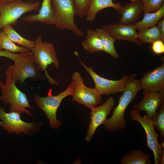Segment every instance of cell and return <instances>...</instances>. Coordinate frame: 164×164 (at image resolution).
Wrapping results in <instances>:
<instances>
[{"instance_id":"cell-11","label":"cell","mask_w":164,"mask_h":164,"mask_svg":"<svg viewBox=\"0 0 164 164\" xmlns=\"http://www.w3.org/2000/svg\"><path fill=\"white\" fill-rule=\"evenodd\" d=\"M73 53L78 58L85 70L91 77L94 83V88L100 95L107 96L111 94H115L124 91L129 76L124 75L120 80H115L104 78L94 72L93 68L87 67L81 60L77 51H74Z\"/></svg>"},{"instance_id":"cell-5","label":"cell","mask_w":164,"mask_h":164,"mask_svg":"<svg viewBox=\"0 0 164 164\" xmlns=\"http://www.w3.org/2000/svg\"><path fill=\"white\" fill-rule=\"evenodd\" d=\"M75 91V86L72 80L65 91L57 95L43 97L37 94L34 97L35 102L37 107L44 112L52 129H58L62 125L61 121L56 118L57 109L63 99L68 96H73Z\"/></svg>"},{"instance_id":"cell-1","label":"cell","mask_w":164,"mask_h":164,"mask_svg":"<svg viewBox=\"0 0 164 164\" xmlns=\"http://www.w3.org/2000/svg\"><path fill=\"white\" fill-rule=\"evenodd\" d=\"M3 56L11 59L14 62L7 70L15 84L19 81L20 85L27 78L34 80H42L44 77L36 62L31 51L28 53L17 54L4 50Z\"/></svg>"},{"instance_id":"cell-2","label":"cell","mask_w":164,"mask_h":164,"mask_svg":"<svg viewBox=\"0 0 164 164\" xmlns=\"http://www.w3.org/2000/svg\"><path fill=\"white\" fill-rule=\"evenodd\" d=\"M135 75L134 74L129 76L125 89L120 97L118 105L114 109L112 115L110 118H107L104 123L106 131L117 132L126 128V122L124 118L125 111L141 90L139 80L134 77Z\"/></svg>"},{"instance_id":"cell-27","label":"cell","mask_w":164,"mask_h":164,"mask_svg":"<svg viewBox=\"0 0 164 164\" xmlns=\"http://www.w3.org/2000/svg\"><path fill=\"white\" fill-rule=\"evenodd\" d=\"M143 3V12H152L159 10L164 4V0H140Z\"/></svg>"},{"instance_id":"cell-18","label":"cell","mask_w":164,"mask_h":164,"mask_svg":"<svg viewBox=\"0 0 164 164\" xmlns=\"http://www.w3.org/2000/svg\"><path fill=\"white\" fill-rule=\"evenodd\" d=\"M130 1L135 0H129ZM122 6L120 3H114L113 0H91L85 15L87 21L91 22L95 18L97 13L107 8H112L119 14Z\"/></svg>"},{"instance_id":"cell-7","label":"cell","mask_w":164,"mask_h":164,"mask_svg":"<svg viewBox=\"0 0 164 164\" xmlns=\"http://www.w3.org/2000/svg\"><path fill=\"white\" fill-rule=\"evenodd\" d=\"M39 2H25L22 0L0 3V30L8 26L15 25L18 19L26 12L39 11Z\"/></svg>"},{"instance_id":"cell-24","label":"cell","mask_w":164,"mask_h":164,"mask_svg":"<svg viewBox=\"0 0 164 164\" xmlns=\"http://www.w3.org/2000/svg\"><path fill=\"white\" fill-rule=\"evenodd\" d=\"M137 36L142 43H152L157 40H164L157 25L138 31Z\"/></svg>"},{"instance_id":"cell-20","label":"cell","mask_w":164,"mask_h":164,"mask_svg":"<svg viewBox=\"0 0 164 164\" xmlns=\"http://www.w3.org/2000/svg\"><path fill=\"white\" fill-rule=\"evenodd\" d=\"M84 49L91 53L103 51L101 38L95 30L88 29L85 40L82 42Z\"/></svg>"},{"instance_id":"cell-21","label":"cell","mask_w":164,"mask_h":164,"mask_svg":"<svg viewBox=\"0 0 164 164\" xmlns=\"http://www.w3.org/2000/svg\"><path fill=\"white\" fill-rule=\"evenodd\" d=\"M151 160L149 156L142 150H133L122 156L121 164H150Z\"/></svg>"},{"instance_id":"cell-10","label":"cell","mask_w":164,"mask_h":164,"mask_svg":"<svg viewBox=\"0 0 164 164\" xmlns=\"http://www.w3.org/2000/svg\"><path fill=\"white\" fill-rule=\"evenodd\" d=\"M71 78L75 86V92L72 98L73 101L90 109L101 103V95L94 88H90L84 85L80 73L74 72Z\"/></svg>"},{"instance_id":"cell-28","label":"cell","mask_w":164,"mask_h":164,"mask_svg":"<svg viewBox=\"0 0 164 164\" xmlns=\"http://www.w3.org/2000/svg\"><path fill=\"white\" fill-rule=\"evenodd\" d=\"M91 0H74L77 7L76 15L80 18L85 16Z\"/></svg>"},{"instance_id":"cell-19","label":"cell","mask_w":164,"mask_h":164,"mask_svg":"<svg viewBox=\"0 0 164 164\" xmlns=\"http://www.w3.org/2000/svg\"><path fill=\"white\" fill-rule=\"evenodd\" d=\"M164 16V4L158 11L152 12H144V16L141 20L134 25L136 30L141 31L155 25Z\"/></svg>"},{"instance_id":"cell-26","label":"cell","mask_w":164,"mask_h":164,"mask_svg":"<svg viewBox=\"0 0 164 164\" xmlns=\"http://www.w3.org/2000/svg\"><path fill=\"white\" fill-rule=\"evenodd\" d=\"M154 128L159 133L161 141L164 140V103L158 109L154 116L152 118Z\"/></svg>"},{"instance_id":"cell-32","label":"cell","mask_w":164,"mask_h":164,"mask_svg":"<svg viewBox=\"0 0 164 164\" xmlns=\"http://www.w3.org/2000/svg\"><path fill=\"white\" fill-rule=\"evenodd\" d=\"M15 0H0V3H3L12 2Z\"/></svg>"},{"instance_id":"cell-8","label":"cell","mask_w":164,"mask_h":164,"mask_svg":"<svg viewBox=\"0 0 164 164\" xmlns=\"http://www.w3.org/2000/svg\"><path fill=\"white\" fill-rule=\"evenodd\" d=\"M129 115L131 119L138 122L142 127L146 134V145L153 152L154 159V164H159L161 156L164 152V149L158 141L159 134L155 130L154 123L151 118L145 114L142 117L140 112L137 110H132Z\"/></svg>"},{"instance_id":"cell-30","label":"cell","mask_w":164,"mask_h":164,"mask_svg":"<svg viewBox=\"0 0 164 164\" xmlns=\"http://www.w3.org/2000/svg\"><path fill=\"white\" fill-rule=\"evenodd\" d=\"M157 25L163 38H164V18L159 20L157 23Z\"/></svg>"},{"instance_id":"cell-4","label":"cell","mask_w":164,"mask_h":164,"mask_svg":"<svg viewBox=\"0 0 164 164\" xmlns=\"http://www.w3.org/2000/svg\"><path fill=\"white\" fill-rule=\"evenodd\" d=\"M5 74V82L0 81V88L2 91L0 101H2L5 104L10 105L9 112H17L20 114L22 113L25 112L32 116L30 111L26 108L34 110L35 109L30 106L26 94L16 86L7 70Z\"/></svg>"},{"instance_id":"cell-17","label":"cell","mask_w":164,"mask_h":164,"mask_svg":"<svg viewBox=\"0 0 164 164\" xmlns=\"http://www.w3.org/2000/svg\"><path fill=\"white\" fill-rule=\"evenodd\" d=\"M22 20L27 23L38 22L49 25H53L51 0H43L38 14L27 15L22 18Z\"/></svg>"},{"instance_id":"cell-9","label":"cell","mask_w":164,"mask_h":164,"mask_svg":"<svg viewBox=\"0 0 164 164\" xmlns=\"http://www.w3.org/2000/svg\"><path fill=\"white\" fill-rule=\"evenodd\" d=\"M0 106V127L9 133L15 132L20 135H30L36 131L40 125V122L27 123L22 120L19 113L13 111L7 113Z\"/></svg>"},{"instance_id":"cell-13","label":"cell","mask_w":164,"mask_h":164,"mask_svg":"<svg viewBox=\"0 0 164 164\" xmlns=\"http://www.w3.org/2000/svg\"><path fill=\"white\" fill-rule=\"evenodd\" d=\"M142 100L132 106V109L144 111L146 115L152 118L158 109L164 103V92L144 91Z\"/></svg>"},{"instance_id":"cell-16","label":"cell","mask_w":164,"mask_h":164,"mask_svg":"<svg viewBox=\"0 0 164 164\" xmlns=\"http://www.w3.org/2000/svg\"><path fill=\"white\" fill-rule=\"evenodd\" d=\"M143 12V3L140 0L131 1L121 6L119 13L121 17L119 23L125 24H134Z\"/></svg>"},{"instance_id":"cell-25","label":"cell","mask_w":164,"mask_h":164,"mask_svg":"<svg viewBox=\"0 0 164 164\" xmlns=\"http://www.w3.org/2000/svg\"><path fill=\"white\" fill-rule=\"evenodd\" d=\"M4 50L14 53H28L30 50L28 48L17 45L2 31H0V50Z\"/></svg>"},{"instance_id":"cell-14","label":"cell","mask_w":164,"mask_h":164,"mask_svg":"<svg viewBox=\"0 0 164 164\" xmlns=\"http://www.w3.org/2000/svg\"><path fill=\"white\" fill-rule=\"evenodd\" d=\"M141 89L144 91L164 92V63L145 73L140 80Z\"/></svg>"},{"instance_id":"cell-15","label":"cell","mask_w":164,"mask_h":164,"mask_svg":"<svg viewBox=\"0 0 164 164\" xmlns=\"http://www.w3.org/2000/svg\"><path fill=\"white\" fill-rule=\"evenodd\" d=\"M102 28L108 32L117 40L128 41L138 45L143 43L138 39L134 24L125 25L111 23L103 25Z\"/></svg>"},{"instance_id":"cell-22","label":"cell","mask_w":164,"mask_h":164,"mask_svg":"<svg viewBox=\"0 0 164 164\" xmlns=\"http://www.w3.org/2000/svg\"><path fill=\"white\" fill-rule=\"evenodd\" d=\"M100 36L103 47V51L113 57L118 59L119 55L115 48L114 43L117 39L102 28L95 30Z\"/></svg>"},{"instance_id":"cell-6","label":"cell","mask_w":164,"mask_h":164,"mask_svg":"<svg viewBox=\"0 0 164 164\" xmlns=\"http://www.w3.org/2000/svg\"><path fill=\"white\" fill-rule=\"evenodd\" d=\"M35 46L32 51L35 60L41 71H44L45 76L49 83L53 85L58 83L48 74L46 70L49 65L53 64L56 68L60 66L56 49L53 43L43 42L42 36L39 35L34 41Z\"/></svg>"},{"instance_id":"cell-33","label":"cell","mask_w":164,"mask_h":164,"mask_svg":"<svg viewBox=\"0 0 164 164\" xmlns=\"http://www.w3.org/2000/svg\"><path fill=\"white\" fill-rule=\"evenodd\" d=\"M160 144L161 145L162 148H163V149H164V141L161 142Z\"/></svg>"},{"instance_id":"cell-3","label":"cell","mask_w":164,"mask_h":164,"mask_svg":"<svg viewBox=\"0 0 164 164\" xmlns=\"http://www.w3.org/2000/svg\"><path fill=\"white\" fill-rule=\"evenodd\" d=\"M53 25L60 30L72 32L78 37L83 32L76 25L74 19L77 7L74 0H51Z\"/></svg>"},{"instance_id":"cell-12","label":"cell","mask_w":164,"mask_h":164,"mask_svg":"<svg viewBox=\"0 0 164 164\" xmlns=\"http://www.w3.org/2000/svg\"><path fill=\"white\" fill-rule=\"evenodd\" d=\"M115 105V101L113 97L111 96L101 105L95 107L91 109V121L85 138L87 142L91 141L97 129L104 124Z\"/></svg>"},{"instance_id":"cell-23","label":"cell","mask_w":164,"mask_h":164,"mask_svg":"<svg viewBox=\"0 0 164 164\" xmlns=\"http://www.w3.org/2000/svg\"><path fill=\"white\" fill-rule=\"evenodd\" d=\"M2 31L14 43L28 48L32 52L35 46L34 41L26 39L20 35L11 26H7L2 29Z\"/></svg>"},{"instance_id":"cell-31","label":"cell","mask_w":164,"mask_h":164,"mask_svg":"<svg viewBox=\"0 0 164 164\" xmlns=\"http://www.w3.org/2000/svg\"><path fill=\"white\" fill-rule=\"evenodd\" d=\"M164 152L163 153V154L161 156L160 162L159 164H163L164 163Z\"/></svg>"},{"instance_id":"cell-29","label":"cell","mask_w":164,"mask_h":164,"mask_svg":"<svg viewBox=\"0 0 164 164\" xmlns=\"http://www.w3.org/2000/svg\"><path fill=\"white\" fill-rule=\"evenodd\" d=\"M163 41L159 40L152 43L151 49L155 54L159 55L164 53V44Z\"/></svg>"}]
</instances>
